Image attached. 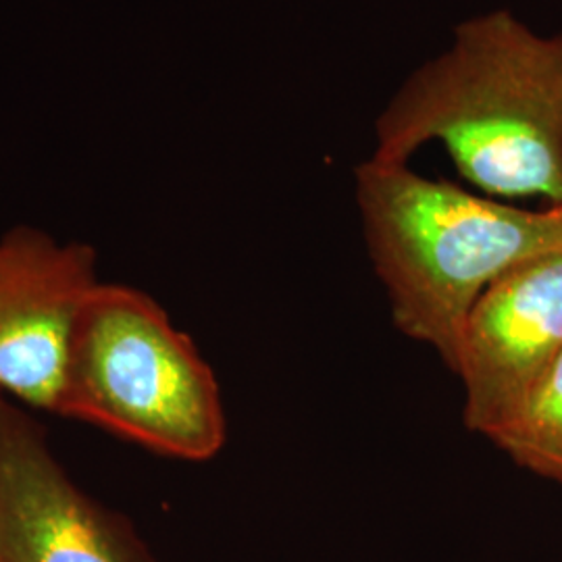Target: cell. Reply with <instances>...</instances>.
<instances>
[{"label":"cell","instance_id":"6","mask_svg":"<svg viewBox=\"0 0 562 562\" xmlns=\"http://www.w3.org/2000/svg\"><path fill=\"white\" fill-rule=\"evenodd\" d=\"M0 562H142L46 446L2 415Z\"/></svg>","mask_w":562,"mask_h":562},{"label":"cell","instance_id":"3","mask_svg":"<svg viewBox=\"0 0 562 562\" xmlns=\"http://www.w3.org/2000/svg\"><path fill=\"white\" fill-rule=\"evenodd\" d=\"M57 413L180 461H209L225 443L209 362L148 294L117 283L99 281L81 306Z\"/></svg>","mask_w":562,"mask_h":562},{"label":"cell","instance_id":"1","mask_svg":"<svg viewBox=\"0 0 562 562\" xmlns=\"http://www.w3.org/2000/svg\"><path fill=\"white\" fill-rule=\"evenodd\" d=\"M373 161L406 165L440 140L462 178L498 199L562 206V34L508 11L464 21L378 120Z\"/></svg>","mask_w":562,"mask_h":562},{"label":"cell","instance_id":"5","mask_svg":"<svg viewBox=\"0 0 562 562\" xmlns=\"http://www.w3.org/2000/svg\"><path fill=\"white\" fill-rule=\"evenodd\" d=\"M97 283L90 246L32 227L0 238V390L57 413L71 334Z\"/></svg>","mask_w":562,"mask_h":562},{"label":"cell","instance_id":"7","mask_svg":"<svg viewBox=\"0 0 562 562\" xmlns=\"http://www.w3.org/2000/svg\"><path fill=\"white\" fill-rule=\"evenodd\" d=\"M487 440L522 469L562 485V352L521 411Z\"/></svg>","mask_w":562,"mask_h":562},{"label":"cell","instance_id":"2","mask_svg":"<svg viewBox=\"0 0 562 562\" xmlns=\"http://www.w3.org/2000/svg\"><path fill=\"white\" fill-rule=\"evenodd\" d=\"M355 176L394 323L457 373L475 302L513 267L562 246V206L525 211L373 159Z\"/></svg>","mask_w":562,"mask_h":562},{"label":"cell","instance_id":"4","mask_svg":"<svg viewBox=\"0 0 562 562\" xmlns=\"http://www.w3.org/2000/svg\"><path fill=\"white\" fill-rule=\"evenodd\" d=\"M562 352V246L485 288L462 334L464 423L490 438L510 422Z\"/></svg>","mask_w":562,"mask_h":562}]
</instances>
